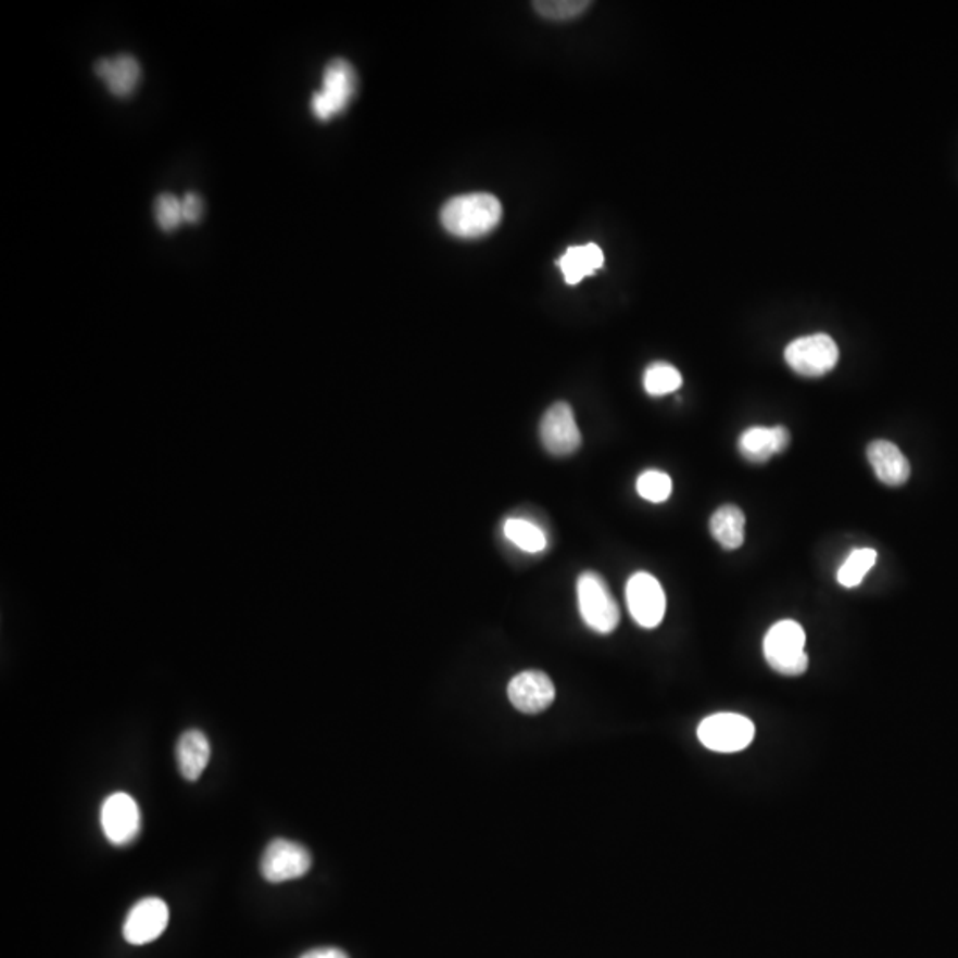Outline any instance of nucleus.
Returning a JSON list of instances; mask_svg holds the SVG:
<instances>
[{
    "instance_id": "17",
    "label": "nucleus",
    "mask_w": 958,
    "mask_h": 958,
    "mask_svg": "<svg viewBox=\"0 0 958 958\" xmlns=\"http://www.w3.org/2000/svg\"><path fill=\"white\" fill-rule=\"evenodd\" d=\"M557 266L562 268L567 285H579L584 277L593 276L598 268L604 266V252L596 243L568 248L567 252L559 257Z\"/></svg>"
},
{
    "instance_id": "14",
    "label": "nucleus",
    "mask_w": 958,
    "mask_h": 958,
    "mask_svg": "<svg viewBox=\"0 0 958 958\" xmlns=\"http://www.w3.org/2000/svg\"><path fill=\"white\" fill-rule=\"evenodd\" d=\"M868 461L877 479L887 487H902L910 478V464L898 445L890 441H873L868 445Z\"/></svg>"
},
{
    "instance_id": "20",
    "label": "nucleus",
    "mask_w": 958,
    "mask_h": 958,
    "mask_svg": "<svg viewBox=\"0 0 958 958\" xmlns=\"http://www.w3.org/2000/svg\"><path fill=\"white\" fill-rule=\"evenodd\" d=\"M877 557H879V554H877L875 549H856L845 559L840 570H837V582L843 588H856V585L861 584L868 571L875 567Z\"/></svg>"
},
{
    "instance_id": "1",
    "label": "nucleus",
    "mask_w": 958,
    "mask_h": 958,
    "mask_svg": "<svg viewBox=\"0 0 958 958\" xmlns=\"http://www.w3.org/2000/svg\"><path fill=\"white\" fill-rule=\"evenodd\" d=\"M503 206L495 196L487 192L458 196L444 204L441 212L445 231L458 238H479L497 228Z\"/></svg>"
},
{
    "instance_id": "4",
    "label": "nucleus",
    "mask_w": 958,
    "mask_h": 958,
    "mask_svg": "<svg viewBox=\"0 0 958 958\" xmlns=\"http://www.w3.org/2000/svg\"><path fill=\"white\" fill-rule=\"evenodd\" d=\"M697 739L714 753H739L755 741V724L741 714H714L697 727Z\"/></svg>"
},
{
    "instance_id": "21",
    "label": "nucleus",
    "mask_w": 958,
    "mask_h": 958,
    "mask_svg": "<svg viewBox=\"0 0 958 958\" xmlns=\"http://www.w3.org/2000/svg\"><path fill=\"white\" fill-rule=\"evenodd\" d=\"M682 388V375L668 363H655L644 371V389L650 396H666Z\"/></svg>"
},
{
    "instance_id": "3",
    "label": "nucleus",
    "mask_w": 958,
    "mask_h": 958,
    "mask_svg": "<svg viewBox=\"0 0 958 958\" xmlns=\"http://www.w3.org/2000/svg\"><path fill=\"white\" fill-rule=\"evenodd\" d=\"M577 601L582 620L598 634L615 632L620 623V607L610 593L604 577L596 571H584L577 581Z\"/></svg>"
},
{
    "instance_id": "13",
    "label": "nucleus",
    "mask_w": 958,
    "mask_h": 958,
    "mask_svg": "<svg viewBox=\"0 0 958 958\" xmlns=\"http://www.w3.org/2000/svg\"><path fill=\"white\" fill-rule=\"evenodd\" d=\"M792 437L784 426H753L739 439V451L745 461L765 464L790 445Z\"/></svg>"
},
{
    "instance_id": "22",
    "label": "nucleus",
    "mask_w": 958,
    "mask_h": 958,
    "mask_svg": "<svg viewBox=\"0 0 958 958\" xmlns=\"http://www.w3.org/2000/svg\"><path fill=\"white\" fill-rule=\"evenodd\" d=\"M638 494L650 503H664L673 492V481L660 470H646L638 478Z\"/></svg>"
},
{
    "instance_id": "10",
    "label": "nucleus",
    "mask_w": 958,
    "mask_h": 958,
    "mask_svg": "<svg viewBox=\"0 0 958 958\" xmlns=\"http://www.w3.org/2000/svg\"><path fill=\"white\" fill-rule=\"evenodd\" d=\"M543 448L554 456H568L581 448V431L570 405L557 402L549 407L540 423Z\"/></svg>"
},
{
    "instance_id": "11",
    "label": "nucleus",
    "mask_w": 958,
    "mask_h": 958,
    "mask_svg": "<svg viewBox=\"0 0 958 958\" xmlns=\"http://www.w3.org/2000/svg\"><path fill=\"white\" fill-rule=\"evenodd\" d=\"M169 923V907L160 898H144L131 907L123 924L126 943L134 946L153 943Z\"/></svg>"
},
{
    "instance_id": "18",
    "label": "nucleus",
    "mask_w": 958,
    "mask_h": 958,
    "mask_svg": "<svg viewBox=\"0 0 958 958\" xmlns=\"http://www.w3.org/2000/svg\"><path fill=\"white\" fill-rule=\"evenodd\" d=\"M745 517L741 508H736L733 504H724L721 508L716 509V514L710 518L711 537L716 538L717 543L727 551H735L741 549L744 543Z\"/></svg>"
},
{
    "instance_id": "8",
    "label": "nucleus",
    "mask_w": 958,
    "mask_h": 958,
    "mask_svg": "<svg viewBox=\"0 0 958 958\" xmlns=\"http://www.w3.org/2000/svg\"><path fill=\"white\" fill-rule=\"evenodd\" d=\"M627 604L635 623L643 629H655L666 615V593L663 585L646 571H638L627 582Z\"/></svg>"
},
{
    "instance_id": "9",
    "label": "nucleus",
    "mask_w": 958,
    "mask_h": 958,
    "mask_svg": "<svg viewBox=\"0 0 958 958\" xmlns=\"http://www.w3.org/2000/svg\"><path fill=\"white\" fill-rule=\"evenodd\" d=\"M102 829L112 845L125 847L141 831V809L136 798L125 792L109 795L102 806Z\"/></svg>"
},
{
    "instance_id": "15",
    "label": "nucleus",
    "mask_w": 958,
    "mask_h": 958,
    "mask_svg": "<svg viewBox=\"0 0 958 958\" xmlns=\"http://www.w3.org/2000/svg\"><path fill=\"white\" fill-rule=\"evenodd\" d=\"M94 73L105 80L109 91L117 98L130 97L141 80V64L130 53H119L114 59H100Z\"/></svg>"
},
{
    "instance_id": "24",
    "label": "nucleus",
    "mask_w": 958,
    "mask_h": 958,
    "mask_svg": "<svg viewBox=\"0 0 958 958\" xmlns=\"http://www.w3.org/2000/svg\"><path fill=\"white\" fill-rule=\"evenodd\" d=\"M590 5L585 0H540L534 2L540 15L551 20H570L581 15L582 11Z\"/></svg>"
},
{
    "instance_id": "19",
    "label": "nucleus",
    "mask_w": 958,
    "mask_h": 958,
    "mask_svg": "<svg viewBox=\"0 0 958 958\" xmlns=\"http://www.w3.org/2000/svg\"><path fill=\"white\" fill-rule=\"evenodd\" d=\"M504 537L508 538L509 542L517 545L518 549L531 552V554H537L547 547L545 532L538 528L537 524L529 522L526 518H508L504 522Z\"/></svg>"
},
{
    "instance_id": "6",
    "label": "nucleus",
    "mask_w": 958,
    "mask_h": 958,
    "mask_svg": "<svg viewBox=\"0 0 958 958\" xmlns=\"http://www.w3.org/2000/svg\"><path fill=\"white\" fill-rule=\"evenodd\" d=\"M784 358L803 377H822L836 366L840 350L831 336H804L786 346Z\"/></svg>"
},
{
    "instance_id": "7",
    "label": "nucleus",
    "mask_w": 958,
    "mask_h": 958,
    "mask_svg": "<svg viewBox=\"0 0 958 958\" xmlns=\"http://www.w3.org/2000/svg\"><path fill=\"white\" fill-rule=\"evenodd\" d=\"M311 865L313 859L310 850L301 843L277 837L263 852L262 875L272 884L295 881L311 870Z\"/></svg>"
},
{
    "instance_id": "12",
    "label": "nucleus",
    "mask_w": 958,
    "mask_h": 958,
    "mask_svg": "<svg viewBox=\"0 0 958 958\" xmlns=\"http://www.w3.org/2000/svg\"><path fill=\"white\" fill-rule=\"evenodd\" d=\"M508 696L518 711L540 714L554 703L556 689L542 671H524L509 682Z\"/></svg>"
},
{
    "instance_id": "26",
    "label": "nucleus",
    "mask_w": 958,
    "mask_h": 958,
    "mask_svg": "<svg viewBox=\"0 0 958 958\" xmlns=\"http://www.w3.org/2000/svg\"><path fill=\"white\" fill-rule=\"evenodd\" d=\"M301 958H349V955L338 948H316L302 955Z\"/></svg>"
},
{
    "instance_id": "5",
    "label": "nucleus",
    "mask_w": 958,
    "mask_h": 958,
    "mask_svg": "<svg viewBox=\"0 0 958 958\" xmlns=\"http://www.w3.org/2000/svg\"><path fill=\"white\" fill-rule=\"evenodd\" d=\"M357 88V75L349 61L335 59L327 64L324 72V88L311 100V109L322 122L343 112L354 98Z\"/></svg>"
},
{
    "instance_id": "23",
    "label": "nucleus",
    "mask_w": 958,
    "mask_h": 958,
    "mask_svg": "<svg viewBox=\"0 0 958 958\" xmlns=\"http://www.w3.org/2000/svg\"><path fill=\"white\" fill-rule=\"evenodd\" d=\"M155 218L156 224L164 231H175L181 220H184V212H181V199L176 196L164 192L155 199Z\"/></svg>"
},
{
    "instance_id": "25",
    "label": "nucleus",
    "mask_w": 958,
    "mask_h": 958,
    "mask_svg": "<svg viewBox=\"0 0 958 958\" xmlns=\"http://www.w3.org/2000/svg\"><path fill=\"white\" fill-rule=\"evenodd\" d=\"M181 212H184V220L187 223H199V218L203 215V201L196 192H187L181 199Z\"/></svg>"
},
{
    "instance_id": "16",
    "label": "nucleus",
    "mask_w": 958,
    "mask_h": 958,
    "mask_svg": "<svg viewBox=\"0 0 958 958\" xmlns=\"http://www.w3.org/2000/svg\"><path fill=\"white\" fill-rule=\"evenodd\" d=\"M212 755L209 736L203 731L189 730L179 736L178 745H176V760H178L179 772L187 781H198L199 776L203 774L206 765Z\"/></svg>"
},
{
    "instance_id": "2",
    "label": "nucleus",
    "mask_w": 958,
    "mask_h": 958,
    "mask_svg": "<svg viewBox=\"0 0 958 958\" xmlns=\"http://www.w3.org/2000/svg\"><path fill=\"white\" fill-rule=\"evenodd\" d=\"M804 648H806V632L797 621H778L765 634V660L769 663L770 668L784 677H801L806 673L809 657Z\"/></svg>"
}]
</instances>
